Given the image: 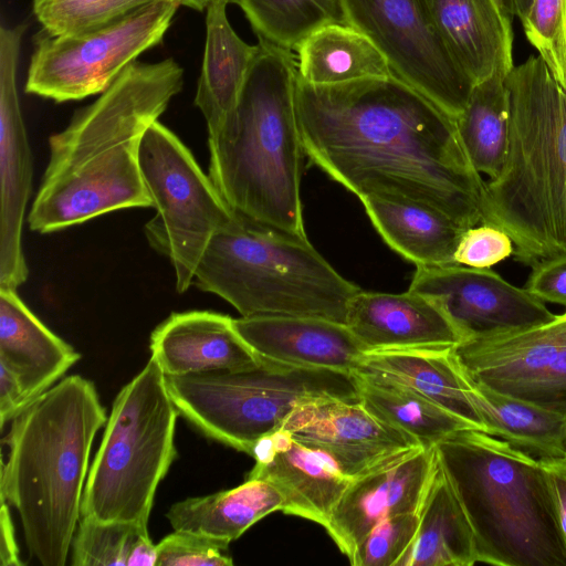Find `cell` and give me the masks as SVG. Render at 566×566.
Listing matches in <instances>:
<instances>
[{
	"label": "cell",
	"mask_w": 566,
	"mask_h": 566,
	"mask_svg": "<svg viewBox=\"0 0 566 566\" xmlns=\"http://www.w3.org/2000/svg\"><path fill=\"white\" fill-rule=\"evenodd\" d=\"M296 112L305 156L359 200L413 202L464 229L482 222L485 181L455 119L403 81L297 78Z\"/></svg>",
	"instance_id": "6da1fadb"
},
{
	"label": "cell",
	"mask_w": 566,
	"mask_h": 566,
	"mask_svg": "<svg viewBox=\"0 0 566 566\" xmlns=\"http://www.w3.org/2000/svg\"><path fill=\"white\" fill-rule=\"evenodd\" d=\"M182 86L184 69L172 57L135 61L78 109L49 139L30 229L50 233L115 210L153 208L139 168L140 143Z\"/></svg>",
	"instance_id": "7a4b0ae2"
},
{
	"label": "cell",
	"mask_w": 566,
	"mask_h": 566,
	"mask_svg": "<svg viewBox=\"0 0 566 566\" xmlns=\"http://www.w3.org/2000/svg\"><path fill=\"white\" fill-rule=\"evenodd\" d=\"M106 421L94 384L78 375L57 381L11 420L1 500L18 511L29 553L43 566L66 563L91 448Z\"/></svg>",
	"instance_id": "3957f363"
},
{
	"label": "cell",
	"mask_w": 566,
	"mask_h": 566,
	"mask_svg": "<svg viewBox=\"0 0 566 566\" xmlns=\"http://www.w3.org/2000/svg\"><path fill=\"white\" fill-rule=\"evenodd\" d=\"M238 103L208 138L209 177L239 216L306 237L300 195L305 156L291 50L259 41Z\"/></svg>",
	"instance_id": "277c9868"
},
{
	"label": "cell",
	"mask_w": 566,
	"mask_h": 566,
	"mask_svg": "<svg viewBox=\"0 0 566 566\" xmlns=\"http://www.w3.org/2000/svg\"><path fill=\"white\" fill-rule=\"evenodd\" d=\"M507 151L485 182L482 222L504 230L523 263L566 252V88L539 56L505 76Z\"/></svg>",
	"instance_id": "5b68a950"
},
{
	"label": "cell",
	"mask_w": 566,
	"mask_h": 566,
	"mask_svg": "<svg viewBox=\"0 0 566 566\" xmlns=\"http://www.w3.org/2000/svg\"><path fill=\"white\" fill-rule=\"evenodd\" d=\"M434 448L472 527L478 563L566 566L555 492L539 459L472 428Z\"/></svg>",
	"instance_id": "8992f818"
},
{
	"label": "cell",
	"mask_w": 566,
	"mask_h": 566,
	"mask_svg": "<svg viewBox=\"0 0 566 566\" xmlns=\"http://www.w3.org/2000/svg\"><path fill=\"white\" fill-rule=\"evenodd\" d=\"M192 284L222 297L243 317L304 316L343 324L349 302L361 291L307 237L237 213L210 240Z\"/></svg>",
	"instance_id": "52a82bcc"
},
{
	"label": "cell",
	"mask_w": 566,
	"mask_h": 566,
	"mask_svg": "<svg viewBox=\"0 0 566 566\" xmlns=\"http://www.w3.org/2000/svg\"><path fill=\"white\" fill-rule=\"evenodd\" d=\"M179 412L150 358L116 396L90 467L81 517L147 526L156 490L177 455Z\"/></svg>",
	"instance_id": "ba28073f"
},
{
	"label": "cell",
	"mask_w": 566,
	"mask_h": 566,
	"mask_svg": "<svg viewBox=\"0 0 566 566\" xmlns=\"http://www.w3.org/2000/svg\"><path fill=\"white\" fill-rule=\"evenodd\" d=\"M179 415L210 439L251 455L301 405L335 397L357 400L353 374L261 358L252 366L166 376Z\"/></svg>",
	"instance_id": "9c48e42d"
},
{
	"label": "cell",
	"mask_w": 566,
	"mask_h": 566,
	"mask_svg": "<svg viewBox=\"0 0 566 566\" xmlns=\"http://www.w3.org/2000/svg\"><path fill=\"white\" fill-rule=\"evenodd\" d=\"M139 168L156 210L145 224V235L170 261L176 290L184 293L210 240L235 213L190 150L159 120L143 136Z\"/></svg>",
	"instance_id": "30bf717a"
},
{
	"label": "cell",
	"mask_w": 566,
	"mask_h": 566,
	"mask_svg": "<svg viewBox=\"0 0 566 566\" xmlns=\"http://www.w3.org/2000/svg\"><path fill=\"white\" fill-rule=\"evenodd\" d=\"M181 0H159L108 27L72 35L40 31L24 91L64 103L101 94L145 51L160 44Z\"/></svg>",
	"instance_id": "8fae6325"
},
{
	"label": "cell",
	"mask_w": 566,
	"mask_h": 566,
	"mask_svg": "<svg viewBox=\"0 0 566 566\" xmlns=\"http://www.w3.org/2000/svg\"><path fill=\"white\" fill-rule=\"evenodd\" d=\"M342 3L346 22L376 45L394 76L454 119L461 114L475 83L449 51L420 0Z\"/></svg>",
	"instance_id": "7c38bea8"
},
{
	"label": "cell",
	"mask_w": 566,
	"mask_h": 566,
	"mask_svg": "<svg viewBox=\"0 0 566 566\" xmlns=\"http://www.w3.org/2000/svg\"><path fill=\"white\" fill-rule=\"evenodd\" d=\"M454 353L474 381L566 417V311L542 325L465 339Z\"/></svg>",
	"instance_id": "4fadbf2b"
},
{
	"label": "cell",
	"mask_w": 566,
	"mask_h": 566,
	"mask_svg": "<svg viewBox=\"0 0 566 566\" xmlns=\"http://www.w3.org/2000/svg\"><path fill=\"white\" fill-rule=\"evenodd\" d=\"M409 290L437 301L465 339L551 322L544 302L490 269L417 266Z\"/></svg>",
	"instance_id": "5bb4252c"
},
{
	"label": "cell",
	"mask_w": 566,
	"mask_h": 566,
	"mask_svg": "<svg viewBox=\"0 0 566 566\" xmlns=\"http://www.w3.org/2000/svg\"><path fill=\"white\" fill-rule=\"evenodd\" d=\"M27 24L0 28V287L28 279L22 228L32 185V159L18 92V66Z\"/></svg>",
	"instance_id": "9a60e30c"
},
{
	"label": "cell",
	"mask_w": 566,
	"mask_h": 566,
	"mask_svg": "<svg viewBox=\"0 0 566 566\" xmlns=\"http://www.w3.org/2000/svg\"><path fill=\"white\" fill-rule=\"evenodd\" d=\"M354 479L420 446L371 415L359 399L323 397L301 405L282 428Z\"/></svg>",
	"instance_id": "2e32d148"
},
{
	"label": "cell",
	"mask_w": 566,
	"mask_h": 566,
	"mask_svg": "<svg viewBox=\"0 0 566 566\" xmlns=\"http://www.w3.org/2000/svg\"><path fill=\"white\" fill-rule=\"evenodd\" d=\"M434 447H417L352 479L324 527L348 558L381 521L418 512L437 468Z\"/></svg>",
	"instance_id": "e0dca14e"
},
{
	"label": "cell",
	"mask_w": 566,
	"mask_h": 566,
	"mask_svg": "<svg viewBox=\"0 0 566 566\" xmlns=\"http://www.w3.org/2000/svg\"><path fill=\"white\" fill-rule=\"evenodd\" d=\"M346 325L366 353L455 347L465 340L441 305L408 289L405 293L358 292Z\"/></svg>",
	"instance_id": "ac0fdd59"
},
{
	"label": "cell",
	"mask_w": 566,
	"mask_h": 566,
	"mask_svg": "<svg viewBox=\"0 0 566 566\" xmlns=\"http://www.w3.org/2000/svg\"><path fill=\"white\" fill-rule=\"evenodd\" d=\"M251 455L255 465L247 479H264L283 495L285 514L323 527L352 481L326 454L311 449L280 429L260 439Z\"/></svg>",
	"instance_id": "d6986e66"
},
{
	"label": "cell",
	"mask_w": 566,
	"mask_h": 566,
	"mask_svg": "<svg viewBox=\"0 0 566 566\" xmlns=\"http://www.w3.org/2000/svg\"><path fill=\"white\" fill-rule=\"evenodd\" d=\"M243 342L260 358L296 367L353 374L366 352L346 324L304 316L233 318Z\"/></svg>",
	"instance_id": "ffe728a7"
},
{
	"label": "cell",
	"mask_w": 566,
	"mask_h": 566,
	"mask_svg": "<svg viewBox=\"0 0 566 566\" xmlns=\"http://www.w3.org/2000/svg\"><path fill=\"white\" fill-rule=\"evenodd\" d=\"M151 357L166 376H181L258 364L233 318L210 311L172 313L150 335Z\"/></svg>",
	"instance_id": "44dd1931"
},
{
	"label": "cell",
	"mask_w": 566,
	"mask_h": 566,
	"mask_svg": "<svg viewBox=\"0 0 566 566\" xmlns=\"http://www.w3.org/2000/svg\"><path fill=\"white\" fill-rule=\"evenodd\" d=\"M449 51L478 83L513 64V29L495 0H420Z\"/></svg>",
	"instance_id": "7402d4cb"
},
{
	"label": "cell",
	"mask_w": 566,
	"mask_h": 566,
	"mask_svg": "<svg viewBox=\"0 0 566 566\" xmlns=\"http://www.w3.org/2000/svg\"><path fill=\"white\" fill-rule=\"evenodd\" d=\"M80 358L31 312L17 290L0 287V364L17 378L27 405L55 385Z\"/></svg>",
	"instance_id": "603a6c76"
},
{
	"label": "cell",
	"mask_w": 566,
	"mask_h": 566,
	"mask_svg": "<svg viewBox=\"0 0 566 566\" xmlns=\"http://www.w3.org/2000/svg\"><path fill=\"white\" fill-rule=\"evenodd\" d=\"M227 6L219 1L206 10L205 51L195 104L206 119L208 138L218 134L233 112L259 52V43H247L233 30Z\"/></svg>",
	"instance_id": "cb8c5ba5"
},
{
	"label": "cell",
	"mask_w": 566,
	"mask_h": 566,
	"mask_svg": "<svg viewBox=\"0 0 566 566\" xmlns=\"http://www.w3.org/2000/svg\"><path fill=\"white\" fill-rule=\"evenodd\" d=\"M358 369L403 384L473 428L486 432L468 396V376L455 356L454 347L366 353Z\"/></svg>",
	"instance_id": "d4e9b609"
},
{
	"label": "cell",
	"mask_w": 566,
	"mask_h": 566,
	"mask_svg": "<svg viewBox=\"0 0 566 566\" xmlns=\"http://www.w3.org/2000/svg\"><path fill=\"white\" fill-rule=\"evenodd\" d=\"M418 530L397 566H472V527L439 462L418 509Z\"/></svg>",
	"instance_id": "484cf974"
},
{
	"label": "cell",
	"mask_w": 566,
	"mask_h": 566,
	"mask_svg": "<svg viewBox=\"0 0 566 566\" xmlns=\"http://www.w3.org/2000/svg\"><path fill=\"white\" fill-rule=\"evenodd\" d=\"M360 201L384 241L416 266L457 264L454 253L465 229L449 217L413 202Z\"/></svg>",
	"instance_id": "4316f807"
},
{
	"label": "cell",
	"mask_w": 566,
	"mask_h": 566,
	"mask_svg": "<svg viewBox=\"0 0 566 566\" xmlns=\"http://www.w3.org/2000/svg\"><path fill=\"white\" fill-rule=\"evenodd\" d=\"M283 504L282 493L271 482L247 479L234 489L177 502L166 516L174 531L230 544L262 517L282 511Z\"/></svg>",
	"instance_id": "83f0119b"
},
{
	"label": "cell",
	"mask_w": 566,
	"mask_h": 566,
	"mask_svg": "<svg viewBox=\"0 0 566 566\" xmlns=\"http://www.w3.org/2000/svg\"><path fill=\"white\" fill-rule=\"evenodd\" d=\"M467 392L486 433L536 459L566 458V417L474 381Z\"/></svg>",
	"instance_id": "f1b7e54d"
},
{
	"label": "cell",
	"mask_w": 566,
	"mask_h": 566,
	"mask_svg": "<svg viewBox=\"0 0 566 566\" xmlns=\"http://www.w3.org/2000/svg\"><path fill=\"white\" fill-rule=\"evenodd\" d=\"M298 80L313 85H334L392 75L376 45L345 22L322 25L296 48Z\"/></svg>",
	"instance_id": "f546056e"
},
{
	"label": "cell",
	"mask_w": 566,
	"mask_h": 566,
	"mask_svg": "<svg viewBox=\"0 0 566 566\" xmlns=\"http://www.w3.org/2000/svg\"><path fill=\"white\" fill-rule=\"evenodd\" d=\"M364 407L386 424L415 439L422 447H434L461 429L473 428L412 388L386 376L366 370L353 373Z\"/></svg>",
	"instance_id": "4dcf8cb0"
},
{
	"label": "cell",
	"mask_w": 566,
	"mask_h": 566,
	"mask_svg": "<svg viewBox=\"0 0 566 566\" xmlns=\"http://www.w3.org/2000/svg\"><path fill=\"white\" fill-rule=\"evenodd\" d=\"M506 75L495 71L475 83L464 109L455 118L460 139L472 166L490 178L500 174L507 151L510 95Z\"/></svg>",
	"instance_id": "1f68e13d"
},
{
	"label": "cell",
	"mask_w": 566,
	"mask_h": 566,
	"mask_svg": "<svg viewBox=\"0 0 566 566\" xmlns=\"http://www.w3.org/2000/svg\"><path fill=\"white\" fill-rule=\"evenodd\" d=\"M259 41L296 50L317 28L346 22L342 0H237Z\"/></svg>",
	"instance_id": "d6a6232c"
},
{
	"label": "cell",
	"mask_w": 566,
	"mask_h": 566,
	"mask_svg": "<svg viewBox=\"0 0 566 566\" xmlns=\"http://www.w3.org/2000/svg\"><path fill=\"white\" fill-rule=\"evenodd\" d=\"M159 0H33L32 11L41 31L72 35L122 21Z\"/></svg>",
	"instance_id": "836d02e7"
},
{
	"label": "cell",
	"mask_w": 566,
	"mask_h": 566,
	"mask_svg": "<svg viewBox=\"0 0 566 566\" xmlns=\"http://www.w3.org/2000/svg\"><path fill=\"white\" fill-rule=\"evenodd\" d=\"M147 526L81 517L72 541L73 566H127L130 547Z\"/></svg>",
	"instance_id": "e575fe53"
},
{
	"label": "cell",
	"mask_w": 566,
	"mask_h": 566,
	"mask_svg": "<svg viewBox=\"0 0 566 566\" xmlns=\"http://www.w3.org/2000/svg\"><path fill=\"white\" fill-rule=\"evenodd\" d=\"M522 25L551 75L566 88V0H533Z\"/></svg>",
	"instance_id": "d590c367"
},
{
	"label": "cell",
	"mask_w": 566,
	"mask_h": 566,
	"mask_svg": "<svg viewBox=\"0 0 566 566\" xmlns=\"http://www.w3.org/2000/svg\"><path fill=\"white\" fill-rule=\"evenodd\" d=\"M418 512L390 516L377 524L348 558L353 566H397L418 530Z\"/></svg>",
	"instance_id": "8d00e7d4"
},
{
	"label": "cell",
	"mask_w": 566,
	"mask_h": 566,
	"mask_svg": "<svg viewBox=\"0 0 566 566\" xmlns=\"http://www.w3.org/2000/svg\"><path fill=\"white\" fill-rule=\"evenodd\" d=\"M228 546L208 536L175 531L157 545L156 566H231Z\"/></svg>",
	"instance_id": "74e56055"
},
{
	"label": "cell",
	"mask_w": 566,
	"mask_h": 566,
	"mask_svg": "<svg viewBox=\"0 0 566 566\" xmlns=\"http://www.w3.org/2000/svg\"><path fill=\"white\" fill-rule=\"evenodd\" d=\"M514 253L511 237L491 223L468 228L458 243L454 262L476 269H490Z\"/></svg>",
	"instance_id": "f35d334b"
},
{
	"label": "cell",
	"mask_w": 566,
	"mask_h": 566,
	"mask_svg": "<svg viewBox=\"0 0 566 566\" xmlns=\"http://www.w3.org/2000/svg\"><path fill=\"white\" fill-rule=\"evenodd\" d=\"M532 268L525 290L543 302L566 307V252L544 259Z\"/></svg>",
	"instance_id": "ab89813d"
},
{
	"label": "cell",
	"mask_w": 566,
	"mask_h": 566,
	"mask_svg": "<svg viewBox=\"0 0 566 566\" xmlns=\"http://www.w3.org/2000/svg\"><path fill=\"white\" fill-rule=\"evenodd\" d=\"M27 406L22 389L13 374L0 364V423L12 420Z\"/></svg>",
	"instance_id": "60d3db41"
},
{
	"label": "cell",
	"mask_w": 566,
	"mask_h": 566,
	"mask_svg": "<svg viewBox=\"0 0 566 566\" xmlns=\"http://www.w3.org/2000/svg\"><path fill=\"white\" fill-rule=\"evenodd\" d=\"M0 565L21 566L14 528L9 513V504L1 500L0 511Z\"/></svg>",
	"instance_id": "b9f144b4"
},
{
	"label": "cell",
	"mask_w": 566,
	"mask_h": 566,
	"mask_svg": "<svg viewBox=\"0 0 566 566\" xmlns=\"http://www.w3.org/2000/svg\"><path fill=\"white\" fill-rule=\"evenodd\" d=\"M546 468L555 492L560 525L566 538V458L539 459Z\"/></svg>",
	"instance_id": "7bdbcfd3"
},
{
	"label": "cell",
	"mask_w": 566,
	"mask_h": 566,
	"mask_svg": "<svg viewBox=\"0 0 566 566\" xmlns=\"http://www.w3.org/2000/svg\"><path fill=\"white\" fill-rule=\"evenodd\" d=\"M157 545H154L148 531H142L135 538L127 558V566H156Z\"/></svg>",
	"instance_id": "ee69618b"
},
{
	"label": "cell",
	"mask_w": 566,
	"mask_h": 566,
	"mask_svg": "<svg viewBox=\"0 0 566 566\" xmlns=\"http://www.w3.org/2000/svg\"><path fill=\"white\" fill-rule=\"evenodd\" d=\"M219 1H226L228 4H235L237 0H181V6H186L197 11H206L209 6Z\"/></svg>",
	"instance_id": "f6af8a7d"
},
{
	"label": "cell",
	"mask_w": 566,
	"mask_h": 566,
	"mask_svg": "<svg viewBox=\"0 0 566 566\" xmlns=\"http://www.w3.org/2000/svg\"><path fill=\"white\" fill-rule=\"evenodd\" d=\"M513 2H514V8H515V15L522 22L525 19V17L527 15L533 0H513Z\"/></svg>",
	"instance_id": "bcb514c9"
},
{
	"label": "cell",
	"mask_w": 566,
	"mask_h": 566,
	"mask_svg": "<svg viewBox=\"0 0 566 566\" xmlns=\"http://www.w3.org/2000/svg\"><path fill=\"white\" fill-rule=\"evenodd\" d=\"M495 2L507 18L512 20L513 17H516L513 0H495Z\"/></svg>",
	"instance_id": "7dc6e473"
}]
</instances>
